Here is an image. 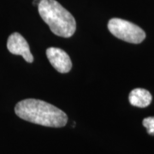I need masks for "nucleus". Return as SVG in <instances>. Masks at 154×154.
<instances>
[{"instance_id": "obj_1", "label": "nucleus", "mask_w": 154, "mask_h": 154, "mask_svg": "<svg viewBox=\"0 0 154 154\" xmlns=\"http://www.w3.org/2000/svg\"><path fill=\"white\" fill-rule=\"evenodd\" d=\"M15 112L22 120L41 126L62 128L68 122L64 111L40 99H23L16 105Z\"/></svg>"}, {"instance_id": "obj_2", "label": "nucleus", "mask_w": 154, "mask_h": 154, "mask_svg": "<svg viewBox=\"0 0 154 154\" xmlns=\"http://www.w3.org/2000/svg\"><path fill=\"white\" fill-rule=\"evenodd\" d=\"M38 14L57 36L69 38L76 30L75 17L56 0H40Z\"/></svg>"}, {"instance_id": "obj_3", "label": "nucleus", "mask_w": 154, "mask_h": 154, "mask_svg": "<svg viewBox=\"0 0 154 154\" xmlns=\"http://www.w3.org/2000/svg\"><path fill=\"white\" fill-rule=\"evenodd\" d=\"M108 29L115 37L132 44H140L146 38L142 28L121 18H112L108 22Z\"/></svg>"}, {"instance_id": "obj_4", "label": "nucleus", "mask_w": 154, "mask_h": 154, "mask_svg": "<svg viewBox=\"0 0 154 154\" xmlns=\"http://www.w3.org/2000/svg\"><path fill=\"white\" fill-rule=\"evenodd\" d=\"M7 48L14 55H20L28 63H33V56L30 51L29 45L25 38L19 33H13L7 40Z\"/></svg>"}, {"instance_id": "obj_5", "label": "nucleus", "mask_w": 154, "mask_h": 154, "mask_svg": "<svg viewBox=\"0 0 154 154\" xmlns=\"http://www.w3.org/2000/svg\"><path fill=\"white\" fill-rule=\"evenodd\" d=\"M46 57L56 70L65 74L71 70L72 61L66 51L60 48L50 47L46 50Z\"/></svg>"}, {"instance_id": "obj_6", "label": "nucleus", "mask_w": 154, "mask_h": 154, "mask_svg": "<svg viewBox=\"0 0 154 154\" xmlns=\"http://www.w3.org/2000/svg\"><path fill=\"white\" fill-rule=\"evenodd\" d=\"M128 100L129 103L134 106L145 108L151 104L152 97L147 90L143 88H135L130 92Z\"/></svg>"}, {"instance_id": "obj_7", "label": "nucleus", "mask_w": 154, "mask_h": 154, "mask_svg": "<svg viewBox=\"0 0 154 154\" xmlns=\"http://www.w3.org/2000/svg\"><path fill=\"white\" fill-rule=\"evenodd\" d=\"M142 123H143V126L146 128L149 134L154 135V116L145 118Z\"/></svg>"}]
</instances>
